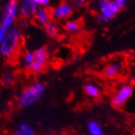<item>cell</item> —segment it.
<instances>
[{
	"mask_svg": "<svg viewBox=\"0 0 135 135\" xmlns=\"http://www.w3.org/2000/svg\"><path fill=\"white\" fill-rule=\"evenodd\" d=\"M46 85L42 81H35L26 87L18 94L17 102L21 108L26 109L35 105L46 93Z\"/></svg>",
	"mask_w": 135,
	"mask_h": 135,
	"instance_id": "cell-1",
	"label": "cell"
},
{
	"mask_svg": "<svg viewBox=\"0 0 135 135\" xmlns=\"http://www.w3.org/2000/svg\"><path fill=\"white\" fill-rule=\"evenodd\" d=\"M21 44V34L17 27L12 26L6 32L0 44V55L6 59L12 58L18 52Z\"/></svg>",
	"mask_w": 135,
	"mask_h": 135,
	"instance_id": "cell-2",
	"label": "cell"
},
{
	"mask_svg": "<svg viewBox=\"0 0 135 135\" xmlns=\"http://www.w3.org/2000/svg\"><path fill=\"white\" fill-rule=\"evenodd\" d=\"M18 2L17 0H9L4 8L2 21L1 24H0V29L7 32L11 27L13 26L14 22L18 16Z\"/></svg>",
	"mask_w": 135,
	"mask_h": 135,
	"instance_id": "cell-3",
	"label": "cell"
},
{
	"mask_svg": "<svg viewBox=\"0 0 135 135\" xmlns=\"http://www.w3.org/2000/svg\"><path fill=\"white\" fill-rule=\"evenodd\" d=\"M133 88L131 84H122L112 96L110 105L115 109H120L123 107L125 105V103L133 96Z\"/></svg>",
	"mask_w": 135,
	"mask_h": 135,
	"instance_id": "cell-4",
	"label": "cell"
},
{
	"mask_svg": "<svg viewBox=\"0 0 135 135\" xmlns=\"http://www.w3.org/2000/svg\"><path fill=\"white\" fill-rule=\"evenodd\" d=\"M34 62L31 65L30 70L33 74H39L43 72L49 61V52L45 47H40L34 52Z\"/></svg>",
	"mask_w": 135,
	"mask_h": 135,
	"instance_id": "cell-5",
	"label": "cell"
},
{
	"mask_svg": "<svg viewBox=\"0 0 135 135\" xmlns=\"http://www.w3.org/2000/svg\"><path fill=\"white\" fill-rule=\"evenodd\" d=\"M124 71L123 62L119 60L115 59L109 61L102 69V74L103 77L109 79H114L120 76Z\"/></svg>",
	"mask_w": 135,
	"mask_h": 135,
	"instance_id": "cell-6",
	"label": "cell"
},
{
	"mask_svg": "<svg viewBox=\"0 0 135 135\" xmlns=\"http://www.w3.org/2000/svg\"><path fill=\"white\" fill-rule=\"evenodd\" d=\"M98 3L101 12L100 14L104 16L107 20L114 18L120 10L113 0H98Z\"/></svg>",
	"mask_w": 135,
	"mask_h": 135,
	"instance_id": "cell-7",
	"label": "cell"
},
{
	"mask_svg": "<svg viewBox=\"0 0 135 135\" xmlns=\"http://www.w3.org/2000/svg\"><path fill=\"white\" fill-rule=\"evenodd\" d=\"M73 12V7L69 3L63 2L54 7L51 17L56 21H61L68 18Z\"/></svg>",
	"mask_w": 135,
	"mask_h": 135,
	"instance_id": "cell-8",
	"label": "cell"
},
{
	"mask_svg": "<svg viewBox=\"0 0 135 135\" xmlns=\"http://www.w3.org/2000/svg\"><path fill=\"white\" fill-rule=\"evenodd\" d=\"M18 7L19 13L23 17H34L39 8L35 0H21L18 3Z\"/></svg>",
	"mask_w": 135,
	"mask_h": 135,
	"instance_id": "cell-9",
	"label": "cell"
},
{
	"mask_svg": "<svg viewBox=\"0 0 135 135\" xmlns=\"http://www.w3.org/2000/svg\"><path fill=\"white\" fill-rule=\"evenodd\" d=\"M35 17L38 25L45 26L47 23L51 21V13L46 7H39L35 15Z\"/></svg>",
	"mask_w": 135,
	"mask_h": 135,
	"instance_id": "cell-10",
	"label": "cell"
},
{
	"mask_svg": "<svg viewBox=\"0 0 135 135\" xmlns=\"http://www.w3.org/2000/svg\"><path fill=\"white\" fill-rule=\"evenodd\" d=\"M14 135H35V132L30 123L21 121L16 127Z\"/></svg>",
	"mask_w": 135,
	"mask_h": 135,
	"instance_id": "cell-11",
	"label": "cell"
},
{
	"mask_svg": "<svg viewBox=\"0 0 135 135\" xmlns=\"http://www.w3.org/2000/svg\"><path fill=\"white\" fill-rule=\"evenodd\" d=\"M84 93L92 98H97L101 95V89L100 87L94 84V83H88L86 84L84 87Z\"/></svg>",
	"mask_w": 135,
	"mask_h": 135,
	"instance_id": "cell-12",
	"label": "cell"
},
{
	"mask_svg": "<svg viewBox=\"0 0 135 135\" xmlns=\"http://www.w3.org/2000/svg\"><path fill=\"white\" fill-rule=\"evenodd\" d=\"M87 131L89 135H103V129L96 120H89L87 124Z\"/></svg>",
	"mask_w": 135,
	"mask_h": 135,
	"instance_id": "cell-13",
	"label": "cell"
},
{
	"mask_svg": "<svg viewBox=\"0 0 135 135\" xmlns=\"http://www.w3.org/2000/svg\"><path fill=\"white\" fill-rule=\"evenodd\" d=\"M34 52L31 51H27L22 55L21 61V66L25 69V70H30L32 63L34 62Z\"/></svg>",
	"mask_w": 135,
	"mask_h": 135,
	"instance_id": "cell-14",
	"label": "cell"
},
{
	"mask_svg": "<svg viewBox=\"0 0 135 135\" xmlns=\"http://www.w3.org/2000/svg\"><path fill=\"white\" fill-rule=\"evenodd\" d=\"M80 29V23L76 20H69L64 25V30L69 34H75Z\"/></svg>",
	"mask_w": 135,
	"mask_h": 135,
	"instance_id": "cell-15",
	"label": "cell"
},
{
	"mask_svg": "<svg viewBox=\"0 0 135 135\" xmlns=\"http://www.w3.org/2000/svg\"><path fill=\"white\" fill-rule=\"evenodd\" d=\"M45 32L49 37H55L59 33V28L57 25L53 21H49L44 26Z\"/></svg>",
	"mask_w": 135,
	"mask_h": 135,
	"instance_id": "cell-16",
	"label": "cell"
},
{
	"mask_svg": "<svg viewBox=\"0 0 135 135\" xmlns=\"http://www.w3.org/2000/svg\"><path fill=\"white\" fill-rule=\"evenodd\" d=\"M13 81V76L10 72H6L1 78V84L3 87H9Z\"/></svg>",
	"mask_w": 135,
	"mask_h": 135,
	"instance_id": "cell-17",
	"label": "cell"
},
{
	"mask_svg": "<svg viewBox=\"0 0 135 135\" xmlns=\"http://www.w3.org/2000/svg\"><path fill=\"white\" fill-rule=\"evenodd\" d=\"M52 0H35L36 3L38 5L39 7H45L47 6H49Z\"/></svg>",
	"mask_w": 135,
	"mask_h": 135,
	"instance_id": "cell-18",
	"label": "cell"
},
{
	"mask_svg": "<svg viewBox=\"0 0 135 135\" xmlns=\"http://www.w3.org/2000/svg\"><path fill=\"white\" fill-rule=\"evenodd\" d=\"M113 1L115 3V4L119 7V8L120 9L125 7L126 5L129 3V0H113Z\"/></svg>",
	"mask_w": 135,
	"mask_h": 135,
	"instance_id": "cell-19",
	"label": "cell"
},
{
	"mask_svg": "<svg viewBox=\"0 0 135 135\" xmlns=\"http://www.w3.org/2000/svg\"><path fill=\"white\" fill-rule=\"evenodd\" d=\"M98 21L99 22V23H101V24H105V23H107V19L104 17V16H102V14H99L98 16Z\"/></svg>",
	"mask_w": 135,
	"mask_h": 135,
	"instance_id": "cell-20",
	"label": "cell"
},
{
	"mask_svg": "<svg viewBox=\"0 0 135 135\" xmlns=\"http://www.w3.org/2000/svg\"><path fill=\"white\" fill-rule=\"evenodd\" d=\"M86 2H87V0H75V5L76 7H80V6L84 5Z\"/></svg>",
	"mask_w": 135,
	"mask_h": 135,
	"instance_id": "cell-21",
	"label": "cell"
},
{
	"mask_svg": "<svg viewBox=\"0 0 135 135\" xmlns=\"http://www.w3.org/2000/svg\"><path fill=\"white\" fill-rule=\"evenodd\" d=\"M5 35H6L5 31H3V30H2L1 29H0V44L2 43V41H3V39Z\"/></svg>",
	"mask_w": 135,
	"mask_h": 135,
	"instance_id": "cell-22",
	"label": "cell"
},
{
	"mask_svg": "<svg viewBox=\"0 0 135 135\" xmlns=\"http://www.w3.org/2000/svg\"><path fill=\"white\" fill-rule=\"evenodd\" d=\"M132 86H133V88H135V79L132 81Z\"/></svg>",
	"mask_w": 135,
	"mask_h": 135,
	"instance_id": "cell-23",
	"label": "cell"
}]
</instances>
